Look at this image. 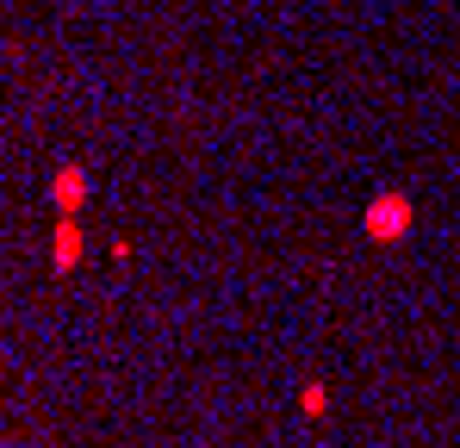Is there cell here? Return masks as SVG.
Returning <instances> with one entry per match:
<instances>
[{
	"mask_svg": "<svg viewBox=\"0 0 460 448\" xmlns=\"http://www.w3.org/2000/svg\"><path fill=\"white\" fill-rule=\"evenodd\" d=\"M50 262H57V274H69L81 262V224L75 212H63V224H57V243H50Z\"/></svg>",
	"mask_w": 460,
	"mask_h": 448,
	"instance_id": "2",
	"label": "cell"
},
{
	"mask_svg": "<svg viewBox=\"0 0 460 448\" xmlns=\"http://www.w3.org/2000/svg\"><path fill=\"white\" fill-rule=\"evenodd\" d=\"M299 405H305V417H323V411H330V392H323V386L311 380L305 392H299Z\"/></svg>",
	"mask_w": 460,
	"mask_h": 448,
	"instance_id": "4",
	"label": "cell"
},
{
	"mask_svg": "<svg viewBox=\"0 0 460 448\" xmlns=\"http://www.w3.org/2000/svg\"><path fill=\"white\" fill-rule=\"evenodd\" d=\"M50 193H57V206H63V212H81V200H87V175H81L75 162H69V168H57Z\"/></svg>",
	"mask_w": 460,
	"mask_h": 448,
	"instance_id": "3",
	"label": "cell"
},
{
	"mask_svg": "<svg viewBox=\"0 0 460 448\" xmlns=\"http://www.w3.org/2000/svg\"><path fill=\"white\" fill-rule=\"evenodd\" d=\"M411 219H417V212H411V200H404V193H380V200L361 212V224H367V237H374V243H398V237L411 230Z\"/></svg>",
	"mask_w": 460,
	"mask_h": 448,
	"instance_id": "1",
	"label": "cell"
}]
</instances>
